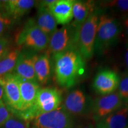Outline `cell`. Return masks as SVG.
Returning a JSON list of instances; mask_svg holds the SVG:
<instances>
[{"mask_svg": "<svg viewBox=\"0 0 128 128\" xmlns=\"http://www.w3.org/2000/svg\"><path fill=\"white\" fill-rule=\"evenodd\" d=\"M56 81L62 87L74 86L85 72V60L76 48L54 55Z\"/></svg>", "mask_w": 128, "mask_h": 128, "instance_id": "obj_1", "label": "cell"}, {"mask_svg": "<svg viewBox=\"0 0 128 128\" xmlns=\"http://www.w3.org/2000/svg\"><path fill=\"white\" fill-rule=\"evenodd\" d=\"M61 103V94L58 90L52 88H40L31 108L25 112L14 113L30 122L42 114L56 110Z\"/></svg>", "mask_w": 128, "mask_h": 128, "instance_id": "obj_2", "label": "cell"}, {"mask_svg": "<svg viewBox=\"0 0 128 128\" xmlns=\"http://www.w3.org/2000/svg\"><path fill=\"white\" fill-rule=\"evenodd\" d=\"M122 31L120 22L108 16L99 17L94 44V52L104 53L118 40Z\"/></svg>", "mask_w": 128, "mask_h": 128, "instance_id": "obj_3", "label": "cell"}, {"mask_svg": "<svg viewBox=\"0 0 128 128\" xmlns=\"http://www.w3.org/2000/svg\"><path fill=\"white\" fill-rule=\"evenodd\" d=\"M99 16L94 10L87 20L77 28L76 45L84 60H90L94 53V44Z\"/></svg>", "mask_w": 128, "mask_h": 128, "instance_id": "obj_4", "label": "cell"}, {"mask_svg": "<svg viewBox=\"0 0 128 128\" xmlns=\"http://www.w3.org/2000/svg\"><path fill=\"white\" fill-rule=\"evenodd\" d=\"M49 37L42 31L34 21L30 20L17 35L16 42L34 50H44L48 48Z\"/></svg>", "mask_w": 128, "mask_h": 128, "instance_id": "obj_5", "label": "cell"}, {"mask_svg": "<svg viewBox=\"0 0 128 128\" xmlns=\"http://www.w3.org/2000/svg\"><path fill=\"white\" fill-rule=\"evenodd\" d=\"M76 32L77 28L72 24L65 25L57 29L49 37L48 46L49 52L55 55L72 48H76Z\"/></svg>", "mask_w": 128, "mask_h": 128, "instance_id": "obj_6", "label": "cell"}, {"mask_svg": "<svg viewBox=\"0 0 128 128\" xmlns=\"http://www.w3.org/2000/svg\"><path fill=\"white\" fill-rule=\"evenodd\" d=\"M73 126L72 117L61 107L35 118L32 128H72Z\"/></svg>", "mask_w": 128, "mask_h": 128, "instance_id": "obj_7", "label": "cell"}, {"mask_svg": "<svg viewBox=\"0 0 128 128\" xmlns=\"http://www.w3.org/2000/svg\"><path fill=\"white\" fill-rule=\"evenodd\" d=\"M0 84L4 92V103L12 113L20 112L22 102L20 88L15 75L12 73L0 76Z\"/></svg>", "mask_w": 128, "mask_h": 128, "instance_id": "obj_8", "label": "cell"}, {"mask_svg": "<svg viewBox=\"0 0 128 128\" xmlns=\"http://www.w3.org/2000/svg\"><path fill=\"white\" fill-rule=\"evenodd\" d=\"M124 102L118 92H114L96 99L92 103V110L96 120L103 119L122 108Z\"/></svg>", "mask_w": 128, "mask_h": 128, "instance_id": "obj_9", "label": "cell"}, {"mask_svg": "<svg viewBox=\"0 0 128 128\" xmlns=\"http://www.w3.org/2000/svg\"><path fill=\"white\" fill-rule=\"evenodd\" d=\"M92 106L84 92L75 90L66 96L62 108L71 116H78L87 113Z\"/></svg>", "mask_w": 128, "mask_h": 128, "instance_id": "obj_10", "label": "cell"}, {"mask_svg": "<svg viewBox=\"0 0 128 128\" xmlns=\"http://www.w3.org/2000/svg\"><path fill=\"white\" fill-rule=\"evenodd\" d=\"M119 76L114 71L102 70L94 78L93 87L98 94L108 95L115 92L119 86Z\"/></svg>", "mask_w": 128, "mask_h": 128, "instance_id": "obj_11", "label": "cell"}, {"mask_svg": "<svg viewBox=\"0 0 128 128\" xmlns=\"http://www.w3.org/2000/svg\"><path fill=\"white\" fill-rule=\"evenodd\" d=\"M38 55L30 52H21L12 74L24 79L37 82L34 72V62Z\"/></svg>", "mask_w": 128, "mask_h": 128, "instance_id": "obj_12", "label": "cell"}, {"mask_svg": "<svg viewBox=\"0 0 128 128\" xmlns=\"http://www.w3.org/2000/svg\"><path fill=\"white\" fill-rule=\"evenodd\" d=\"M15 76L18 82L22 98V110L20 112H23L29 109L34 104L40 87L38 82L24 79L16 75Z\"/></svg>", "mask_w": 128, "mask_h": 128, "instance_id": "obj_13", "label": "cell"}, {"mask_svg": "<svg viewBox=\"0 0 128 128\" xmlns=\"http://www.w3.org/2000/svg\"><path fill=\"white\" fill-rule=\"evenodd\" d=\"M74 2V0H55L48 7L57 24L65 26L71 22Z\"/></svg>", "mask_w": 128, "mask_h": 128, "instance_id": "obj_14", "label": "cell"}, {"mask_svg": "<svg viewBox=\"0 0 128 128\" xmlns=\"http://www.w3.org/2000/svg\"><path fill=\"white\" fill-rule=\"evenodd\" d=\"M4 8L5 14L10 18L17 19L28 13L36 1L33 0H10L0 1Z\"/></svg>", "mask_w": 128, "mask_h": 128, "instance_id": "obj_15", "label": "cell"}, {"mask_svg": "<svg viewBox=\"0 0 128 128\" xmlns=\"http://www.w3.org/2000/svg\"><path fill=\"white\" fill-rule=\"evenodd\" d=\"M128 108L127 107L120 108L97 122V128H128Z\"/></svg>", "mask_w": 128, "mask_h": 128, "instance_id": "obj_16", "label": "cell"}, {"mask_svg": "<svg viewBox=\"0 0 128 128\" xmlns=\"http://www.w3.org/2000/svg\"><path fill=\"white\" fill-rule=\"evenodd\" d=\"M36 24L42 31L50 37L56 30L58 24L48 8L39 7Z\"/></svg>", "mask_w": 128, "mask_h": 128, "instance_id": "obj_17", "label": "cell"}, {"mask_svg": "<svg viewBox=\"0 0 128 128\" xmlns=\"http://www.w3.org/2000/svg\"><path fill=\"white\" fill-rule=\"evenodd\" d=\"M93 11L94 4L91 1H74L72 7L74 22L72 24L78 28Z\"/></svg>", "mask_w": 128, "mask_h": 128, "instance_id": "obj_18", "label": "cell"}, {"mask_svg": "<svg viewBox=\"0 0 128 128\" xmlns=\"http://www.w3.org/2000/svg\"><path fill=\"white\" fill-rule=\"evenodd\" d=\"M50 60L48 54L38 55L34 62V72L38 82L45 84L50 77Z\"/></svg>", "mask_w": 128, "mask_h": 128, "instance_id": "obj_19", "label": "cell"}, {"mask_svg": "<svg viewBox=\"0 0 128 128\" xmlns=\"http://www.w3.org/2000/svg\"><path fill=\"white\" fill-rule=\"evenodd\" d=\"M20 53V49H13L0 58V76L12 72Z\"/></svg>", "mask_w": 128, "mask_h": 128, "instance_id": "obj_20", "label": "cell"}, {"mask_svg": "<svg viewBox=\"0 0 128 128\" xmlns=\"http://www.w3.org/2000/svg\"><path fill=\"white\" fill-rule=\"evenodd\" d=\"M29 122L18 115L12 113L10 118L0 128H29Z\"/></svg>", "mask_w": 128, "mask_h": 128, "instance_id": "obj_21", "label": "cell"}, {"mask_svg": "<svg viewBox=\"0 0 128 128\" xmlns=\"http://www.w3.org/2000/svg\"><path fill=\"white\" fill-rule=\"evenodd\" d=\"M118 94L124 103H128V74L120 79L118 86Z\"/></svg>", "mask_w": 128, "mask_h": 128, "instance_id": "obj_22", "label": "cell"}, {"mask_svg": "<svg viewBox=\"0 0 128 128\" xmlns=\"http://www.w3.org/2000/svg\"><path fill=\"white\" fill-rule=\"evenodd\" d=\"M12 22V18L0 12V38L3 37L5 32L11 26Z\"/></svg>", "mask_w": 128, "mask_h": 128, "instance_id": "obj_23", "label": "cell"}, {"mask_svg": "<svg viewBox=\"0 0 128 128\" xmlns=\"http://www.w3.org/2000/svg\"><path fill=\"white\" fill-rule=\"evenodd\" d=\"M12 112L4 103H0V128L12 115Z\"/></svg>", "mask_w": 128, "mask_h": 128, "instance_id": "obj_24", "label": "cell"}, {"mask_svg": "<svg viewBox=\"0 0 128 128\" xmlns=\"http://www.w3.org/2000/svg\"><path fill=\"white\" fill-rule=\"evenodd\" d=\"M110 6L115 7L122 12H128V0H118L110 2Z\"/></svg>", "mask_w": 128, "mask_h": 128, "instance_id": "obj_25", "label": "cell"}, {"mask_svg": "<svg viewBox=\"0 0 128 128\" xmlns=\"http://www.w3.org/2000/svg\"><path fill=\"white\" fill-rule=\"evenodd\" d=\"M10 40L7 38H0V58L10 50Z\"/></svg>", "mask_w": 128, "mask_h": 128, "instance_id": "obj_26", "label": "cell"}, {"mask_svg": "<svg viewBox=\"0 0 128 128\" xmlns=\"http://www.w3.org/2000/svg\"><path fill=\"white\" fill-rule=\"evenodd\" d=\"M0 103H4V92H3L2 86H1V84H0Z\"/></svg>", "mask_w": 128, "mask_h": 128, "instance_id": "obj_27", "label": "cell"}, {"mask_svg": "<svg viewBox=\"0 0 128 128\" xmlns=\"http://www.w3.org/2000/svg\"><path fill=\"white\" fill-rule=\"evenodd\" d=\"M124 28H125L126 33V34H127L128 39V17H126V18L124 20Z\"/></svg>", "mask_w": 128, "mask_h": 128, "instance_id": "obj_28", "label": "cell"}, {"mask_svg": "<svg viewBox=\"0 0 128 128\" xmlns=\"http://www.w3.org/2000/svg\"><path fill=\"white\" fill-rule=\"evenodd\" d=\"M124 59H125V63H126V67H127L128 70V48L126 49V53H125V56H124Z\"/></svg>", "mask_w": 128, "mask_h": 128, "instance_id": "obj_29", "label": "cell"}, {"mask_svg": "<svg viewBox=\"0 0 128 128\" xmlns=\"http://www.w3.org/2000/svg\"><path fill=\"white\" fill-rule=\"evenodd\" d=\"M127 108H128V107H127Z\"/></svg>", "mask_w": 128, "mask_h": 128, "instance_id": "obj_30", "label": "cell"}, {"mask_svg": "<svg viewBox=\"0 0 128 128\" xmlns=\"http://www.w3.org/2000/svg\"></svg>", "mask_w": 128, "mask_h": 128, "instance_id": "obj_31", "label": "cell"}]
</instances>
